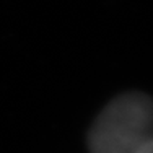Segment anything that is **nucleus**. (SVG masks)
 Here are the masks:
<instances>
[{"instance_id": "1", "label": "nucleus", "mask_w": 153, "mask_h": 153, "mask_svg": "<svg viewBox=\"0 0 153 153\" xmlns=\"http://www.w3.org/2000/svg\"><path fill=\"white\" fill-rule=\"evenodd\" d=\"M153 140V98L124 93L108 103L86 137L90 153H138Z\"/></svg>"}, {"instance_id": "2", "label": "nucleus", "mask_w": 153, "mask_h": 153, "mask_svg": "<svg viewBox=\"0 0 153 153\" xmlns=\"http://www.w3.org/2000/svg\"><path fill=\"white\" fill-rule=\"evenodd\" d=\"M138 153H153V140L148 142L143 148H140V152H138Z\"/></svg>"}]
</instances>
